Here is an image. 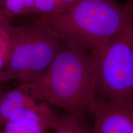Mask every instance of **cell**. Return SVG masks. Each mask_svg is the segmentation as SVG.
<instances>
[{
  "instance_id": "obj_1",
  "label": "cell",
  "mask_w": 133,
  "mask_h": 133,
  "mask_svg": "<svg viewBox=\"0 0 133 133\" xmlns=\"http://www.w3.org/2000/svg\"><path fill=\"white\" fill-rule=\"evenodd\" d=\"M94 78V56L76 43L61 39V48L49 66L20 85L35 100L81 117L92 115L97 106Z\"/></svg>"
},
{
  "instance_id": "obj_2",
  "label": "cell",
  "mask_w": 133,
  "mask_h": 133,
  "mask_svg": "<svg viewBox=\"0 0 133 133\" xmlns=\"http://www.w3.org/2000/svg\"><path fill=\"white\" fill-rule=\"evenodd\" d=\"M61 39L96 56L124 26L133 21V0H79L61 12L37 16Z\"/></svg>"
},
{
  "instance_id": "obj_3",
  "label": "cell",
  "mask_w": 133,
  "mask_h": 133,
  "mask_svg": "<svg viewBox=\"0 0 133 133\" xmlns=\"http://www.w3.org/2000/svg\"><path fill=\"white\" fill-rule=\"evenodd\" d=\"M94 58L97 104H133V21Z\"/></svg>"
},
{
  "instance_id": "obj_4",
  "label": "cell",
  "mask_w": 133,
  "mask_h": 133,
  "mask_svg": "<svg viewBox=\"0 0 133 133\" xmlns=\"http://www.w3.org/2000/svg\"><path fill=\"white\" fill-rule=\"evenodd\" d=\"M11 51L4 70L8 81L23 83L34 78L49 66L61 48V39L44 23L9 24Z\"/></svg>"
},
{
  "instance_id": "obj_5",
  "label": "cell",
  "mask_w": 133,
  "mask_h": 133,
  "mask_svg": "<svg viewBox=\"0 0 133 133\" xmlns=\"http://www.w3.org/2000/svg\"><path fill=\"white\" fill-rule=\"evenodd\" d=\"M90 133H133V104H97Z\"/></svg>"
},
{
  "instance_id": "obj_6",
  "label": "cell",
  "mask_w": 133,
  "mask_h": 133,
  "mask_svg": "<svg viewBox=\"0 0 133 133\" xmlns=\"http://www.w3.org/2000/svg\"><path fill=\"white\" fill-rule=\"evenodd\" d=\"M48 105L36 102L25 88L20 85L17 88L3 92L0 97V126H4L10 116L25 108L43 111Z\"/></svg>"
},
{
  "instance_id": "obj_7",
  "label": "cell",
  "mask_w": 133,
  "mask_h": 133,
  "mask_svg": "<svg viewBox=\"0 0 133 133\" xmlns=\"http://www.w3.org/2000/svg\"><path fill=\"white\" fill-rule=\"evenodd\" d=\"M0 12L9 21L14 17L34 14V0H0Z\"/></svg>"
},
{
  "instance_id": "obj_8",
  "label": "cell",
  "mask_w": 133,
  "mask_h": 133,
  "mask_svg": "<svg viewBox=\"0 0 133 133\" xmlns=\"http://www.w3.org/2000/svg\"><path fill=\"white\" fill-rule=\"evenodd\" d=\"M9 21L0 12V71L7 66L11 51Z\"/></svg>"
},
{
  "instance_id": "obj_9",
  "label": "cell",
  "mask_w": 133,
  "mask_h": 133,
  "mask_svg": "<svg viewBox=\"0 0 133 133\" xmlns=\"http://www.w3.org/2000/svg\"><path fill=\"white\" fill-rule=\"evenodd\" d=\"M4 126L3 133H46L48 130L42 123L29 119L9 121Z\"/></svg>"
},
{
  "instance_id": "obj_10",
  "label": "cell",
  "mask_w": 133,
  "mask_h": 133,
  "mask_svg": "<svg viewBox=\"0 0 133 133\" xmlns=\"http://www.w3.org/2000/svg\"><path fill=\"white\" fill-rule=\"evenodd\" d=\"M53 129L54 133H90L80 121V117L68 114L58 115Z\"/></svg>"
},
{
  "instance_id": "obj_11",
  "label": "cell",
  "mask_w": 133,
  "mask_h": 133,
  "mask_svg": "<svg viewBox=\"0 0 133 133\" xmlns=\"http://www.w3.org/2000/svg\"><path fill=\"white\" fill-rule=\"evenodd\" d=\"M56 12V0H34V14L37 16Z\"/></svg>"
},
{
  "instance_id": "obj_12",
  "label": "cell",
  "mask_w": 133,
  "mask_h": 133,
  "mask_svg": "<svg viewBox=\"0 0 133 133\" xmlns=\"http://www.w3.org/2000/svg\"><path fill=\"white\" fill-rule=\"evenodd\" d=\"M79 0H56V12H61L70 9Z\"/></svg>"
},
{
  "instance_id": "obj_13",
  "label": "cell",
  "mask_w": 133,
  "mask_h": 133,
  "mask_svg": "<svg viewBox=\"0 0 133 133\" xmlns=\"http://www.w3.org/2000/svg\"><path fill=\"white\" fill-rule=\"evenodd\" d=\"M6 81H8V80L4 70L0 71V84H1V83L6 82Z\"/></svg>"
},
{
  "instance_id": "obj_14",
  "label": "cell",
  "mask_w": 133,
  "mask_h": 133,
  "mask_svg": "<svg viewBox=\"0 0 133 133\" xmlns=\"http://www.w3.org/2000/svg\"><path fill=\"white\" fill-rule=\"evenodd\" d=\"M2 93H3L2 91H1V88H0V97H1V94H2Z\"/></svg>"
}]
</instances>
